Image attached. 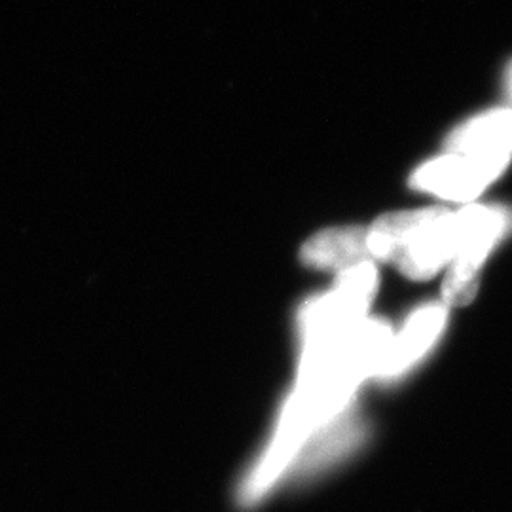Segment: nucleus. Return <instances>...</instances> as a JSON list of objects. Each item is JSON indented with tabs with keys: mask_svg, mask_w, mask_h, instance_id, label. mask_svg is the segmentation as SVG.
Returning a JSON list of instances; mask_svg holds the SVG:
<instances>
[{
	"mask_svg": "<svg viewBox=\"0 0 512 512\" xmlns=\"http://www.w3.org/2000/svg\"><path fill=\"white\" fill-rule=\"evenodd\" d=\"M446 148L458 154L512 156V110H494L454 129Z\"/></svg>",
	"mask_w": 512,
	"mask_h": 512,
	"instance_id": "obj_8",
	"label": "nucleus"
},
{
	"mask_svg": "<svg viewBox=\"0 0 512 512\" xmlns=\"http://www.w3.org/2000/svg\"><path fill=\"white\" fill-rule=\"evenodd\" d=\"M446 213L437 207L387 213L368 228V253L376 260L399 264L410 245Z\"/></svg>",
	"mask_w": 512,
	"mask_h": 512,
	"instance_id": "obj_6",
	"label": "nucleus"
},
{
	"mask_svg": "<svg viewBox=\"0 0 512 512\" xmlns=\"http://www.w3.org/2000/svg\"><path fill=\"white\" fill-rule=\"evenodd\" d=\"M376 289L378 272L372 260L342 270L329 294L311 300L302 308V342L340 338L361 325Z\"/></svg>",
	"mask_w": 512,
	"mask_h": 512,
	"instance_id": "obj_1",
	"label": "nucleus"
},
{
	"mask_svg": "<svg viewBox=\"0 0 512 512\" xmlns=\"http://www.w3.org/2000/svg\"><path fill=\"white\" fill-rule=\"evenodd\" d=\"M476 209L478 205L467 207L459 213L448 211L433 222L399 260L401 272L410 279L423 281L437 274L444 264L452 262L475 220Z\"/></svg>",
	"mask_w": 512,
	"mask_h": 512,
	"instance_id": "obj_4",
	"label": "nucleus"
},
{
	"mask_svg": "<svg viewBox=\"0 0 512 512\" xmlns=\"http://www.w3.org/2000/svg\"><path fill=\"white\" fill-rule=\"evenodd\" d=\"M368 228H330L315 234L302 247V260L313 268L346 270L355 264L372 260L368 253Z\"/></svg>",
	"mask_w": 512,
	"mask_h": 512,
	"instance_id": "obj_7",
	"label": "nucleus"
},
{
	"mask_svg": "<svg viewBox=\"0 0 512 512\" xmlns=\"http://www.w3.org/2000/svg\"><path fill=\"white\" fill-rule=\"evenodd\" d=\"M446 310L439 304H429L416 311L403 332L391 340L384 361L376 376L395 378L416 365L421 357L437 342L440 332L446 325Z\"/></svg>",
	"mask_w": 512,
	"mask_h": 512,
	"instance_id": "obj_5",
	"label": "nucleus"
},
{
	"mask_svg": "<svg viewBox=\"0 0 512 512\" xmlns=\"http://www.w3.org/2000/svg\"><path fill=\"white\" fill-rule=\"evenodd\" d=\"M509 156L448 154L421 165L410 186L454 202H469L482 194L505 171Z\"/></svg>",
	"mask_w": 512,
	"mask_h": 512,
	"instance_id": "obj_3",
	"label": "nucleus"
},
{
	"mask_svg": "<svg viewBox=\"0 0 512 512\" xmlns=\"http://www.w3.org/2000/svg\"><path fill=\"white\" fill-rule=\"evenodd\" d=\"M512 226V213L501 207H478L475 220L452 258L450 270L442 285V300L461 308L475 300L478 293V272L495 243Z\"/></svg>",
	"mask_w": 512,
	"mask_h": 512,
	"instance_id": "obj_2",
	"label": "nucleus"
},
{
	"mask_svg": "<svg viewBox=\"0 0 512 512\" xmlns=\"http://www.w3.org/2000/svg\"><path fill=\"white\" fill-rule=\"evenodd\" d=\"M511 93H512V71H511Z\"/></svg>",
	"mask_w": 512,
	"mask_h": 512,
	"instance_id": "obj_9",
	"label": "nucleus"
}]
</instances>
